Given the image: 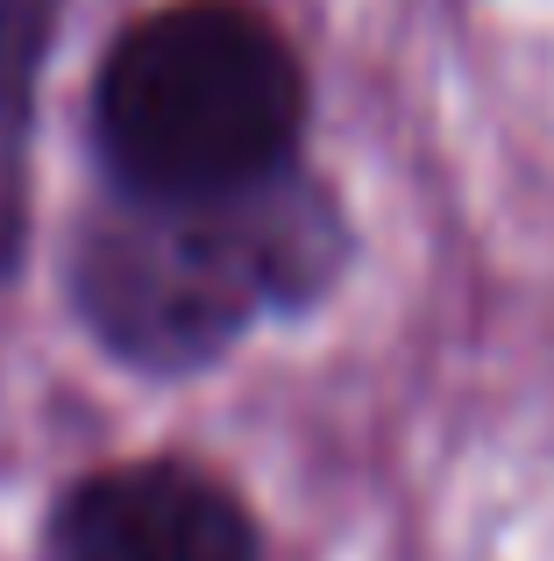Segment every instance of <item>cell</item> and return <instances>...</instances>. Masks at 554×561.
Segmentation results:
<instances>
[{
	"instance_id": "1",
	"label": "cell",
	"mask_w": 554,
	"mask_h": 561,
	"mask_svg": "<svg viewBox=\"0 0 554 561\" xmlns=\"http://www.w3.org/2000/svg\"><path fill=\"white\" fill-rule=\"evenodd\" d=\"M362 263V220L320 157L221 199L85 192L57 234V299L100 363L193 383L256 334L327 313Z\"/></svg>"
},
{
	"instance_id": "2",
	"label": "cell",
	"mask_w": 554,
	"mask_h": 561,
	"mask_svg": "<svg viewBox=\"0 0 554 561\" xmlns=\"http://www.w3.org/2000/svg\"><path fill=\"white\" fill-rule=\"evenodd\" d=\"M320 85L270 0H157L128 14L85 79L100 192L221 199L313 157Z\"/></svg>"
},
{
	"instance_id": "3",
	"label": "cell",
	"mask_w": 554,
	"mask_h": 561,
	"mask_svg": "<svg viewBox=\"0 0 554 561\" xmlns=\"http://www.w3.org/2000/svg\"><path fill=\"white\" fill-rule=\"evenodd\" d=\"M36 561H270V526L199 448H136L57 483Z\"/></svg>"
},
{
	"instance_id": "4",
	"label": "cell",
	"mask_w": 554,
	"mask_h": 561,
	"mask_svg": "<svg viewBox=\"0 0 554 561\" xmlns=\"http://www.w3.org/2000/svg\"><path fill=\"white\" fill-rule=\"evenodd\" d=\"M71 0H0V171H36L43 85L65 43Z\"/></svg>"
}]
</instances>
